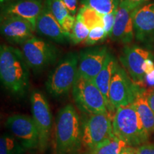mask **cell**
I'll list each match as a JSON object with an SVG mask.
<instances>
[{
	"label": "cell",
	"mask_w": 154,
	"mask_h": 154,
	"mask_svg": "<svg viewBox=\"0 0 154 154\" xmlns=\"http://www.w3.org/2000/svg\"><path fill=\"white\" fill-rule=\"evenodd\" d=\"M29 69L22 51L11 46H1L0 79L2 85L14 97L22 98L27 93Z\"/></svg>",
	"instance_id": "1"
},
{
	"label": "cell",
	"mask_w": 154,
	"mask_h": 154,
	"mask_svg": "<svg viewBox=\"0 0 154 154\" xmlns=\"http://www.w3.org/2000/svg\"><path fill=\"white\" fill-rule=\"evenodd\" d=\"M82 121L75 108L68 104L57 113L55 121V154H74L79 150Z\"/></svg>",
	"instance_id": "2"
},
{
	"label": "cell",
	"mask_w": 154,
	"mask_h": 154,
	"mask_svg": "<svg viewBox=\"0 0 154 154\" xmlns=\"http://www.w3.org/2000/svg\"><path fill=\"white\" fill-rule=\"evenodd\" d=\"M113 134L131 147L147 143L150 135L144 128L134 104L119 107L112 119Z\"/></svg>",
	"instance_id": "3"
},
{
	"label": "cell",
	"mask_w": 154,
	"mask_h": 154,
	"mask_svg": "<svg viewBox=\"0 0 154 154\" xmlns=\"http://www.w3.org/2000/svg\"><path fill=\"white\" fill-rule=\"evenodd\" d=\"M79 54L69 52L61 58L49 73L46 88L50 95L59 99L72 89L78 76Z\"/></svg>",
	"instance_id": "4"
},
{
	"label": "cell",
	"mask_w": 154,
	"mask_h": 154,
	"mask_svg": "<svg viewBox=\"0 0 154 154\" xmlns=\"http://www.w3.org/2000/svg\"><path fill=\"white\" fill-rule=\"evenodd\" d=\"M73 99L79 109L86 114L109 113L104 96L93 81L77 76L72 88Z\"/></svg>",
	"instance_id": "5"
},
{
	"label": "cell",
	"mask_w": 154,
	"mask_h": 154,
	"mask_svg": "<svg viewBox=\"0 0 154 154\" xmlns=\"http://www.w3.org/2000/svg\"><path fill=\"white\" fill-rule=\"evenodd\" d=\"M22 51L29 69L35 74L55 63L59 54L52 44L35 36L22 44Z\"/></svg>",
	"instance_id": "6"
},
{
	"label": "cell",
	"mask_w": 154,
	"mask_h": 154,
	"mask_svg": "<svg viewBox=\"0 0 154 154\" xmlns=\"http://www.w3.org/2000/svg\"><path fill=\"white\" fill-rule=\"evenodd\" d=\"M141 86L133 82L124 68L118 63L109 86V102L113 110L132 104Z\"/></svg>",
	"instance_id": "7"
},
{
	"label": "cell",
	"mask_w": 154,
	"mask_h": 154,
	"mask_svg": "<svg viewBox=\"0 0 154 154\" xmlns=\"http://www.w3.org/2000/svg\"><path fill=\"white\" fill-rule=\"evenodd\" d=\"M33 120L39 134V150L44 152L49 145L53 125L52 114L45 96L38 90L32 91L30 97Z\"/></svg>",
	"instance_id": "8"
},
{
	"label": "cell",
	"mask_w": 154,
	"mask_h": 154,
	"mask_svg": "<svg viewBox=\"0 0 154 154\" xmlns=\"http://www.w3.org/2000/svg\"><path fill=\"white\" fill-rule=\"evenodd\" d=\"M113 136L109 113L91 114L82 121V146L89 151Z\"/></svg>",
	"instance_id": "9"
},
{
	"label": "cell",
	"mask_w": 154,
	"mask_h": 154,
	"mask_svg": "<svg viewBox=\"0 0 154 154\" xmlns=\"http://www.w3.org/2000/svg\"><path fill=\"white\" fill-rule=\"evenodd\" d=\"M5 126L26 151L39 149V134L33 119L30 116L24 114L9 116L5 121Z\"/></svg>",
	"instance_id": "10"
},
{
	"label": "cell",
	"mask_w": 154,
	"mask_h": 154,
	"mask_svg": "<svg viewBox=\"0 0 154 154\" xmlns=\"http://www.w3.org/2000/svg\"><path fill=\"white\" fill-rule=\"evenodd\" d=\"M148 59H152L151 53L137 46H126L119 57V60L133 82L141 87L145 82L143 64Z\"/></svg>",
	"instance_id": "11"
},
{
	"label": "cell",
	"mask_w": 154,
	"mask_h": 154,
	"mask_svg": "<svg viewBox=\"0 0 154 154\" xmlns=\"http://www.w3.org/2000/svg\"><path fill=\"white\" fill-rule=\"evenodd\" d=\"M140 6L121 1L116 15L115 23L110 37L113 41L123 44H129L134 38L133 12Z\"/></svg>",
	"instance_id": "12"
},
{
	"label": "cell",
	"mask_w": 154,
	"mask_h": 154,
	"mask_svg": "<svg viewBox=\"0 0 154 154\" xmlns=\"http://www.w3.org/2000/svg\"><path fill=\"white\" fill-rule=\"evenodd\" d=\"M109 53L106 47L82 50L79 54L78 76L94 81L103 68Z\"/></svg>",
	"instance_id": "13"
},
{
	"label": "cell",
	"mask_w": 154,
	"mask_h": 154,
	"mask_svg": "<svg viewBox=\"0 0 154 154\" xmlns=\"http://www.w3.org/2000/svg\"><path fill=\"white\" fill-rule=\"evenodd\" d=\"M34 31L32 24L21 17H1L2 35L11 43L23 44L34 37Z\"/></svg>",
	"instance_id": "14"
},
{
	"label": "cell",
	"mask_w": 154,
	"mask_h": 154,
	"mask_svg": "<svg viewBox=\"0 0 154 154\" xmlns=\"http://www.w3.org/2000/svg\"><path fill=\"white\" fill-rule=\"evenodd\" d=\"M132 17L136 40L143 43L151 42L154 38V2L137 7Z\"/></svg>",
	"instance_id": "15"
},
{
	"label": "cell",
	"mask_w": 154,
	"mask_h": 154,
	"mask_svg": "<svg viewBox=\"0 0 154 154\" xmlns=\"http://www.w3.org/2000/svg\"><path fill=\"white\" fill-rule=\"evenodd\" d=\"M44 5L42 0H17L4 6L2 17H19L32 24L36 31V23Z\"/></svg>",
	"instance_id": "16"
},
{
	"label": "cell",
	"mask_w": 154,
	"mask_h": 154,
	"mask_svg": "<svg viewBox=\"0 0 154 154\" xmlns=\"http://www.w3.org/2000/svg\"><path fill=\"white\" fill-rule=\"evenodd\" d=\"M36 32L57 43H65L69 41L61 24L45 5L36 20Z\"/></svg>",
	"instance_id": "17"
},
{
	"label": "cell",
	"mask_w": 154,
	"mask_h": 154,
	"mask_svg": "<svg viewBox=\"0 0 154 154\" xmlns=\"http://www.w3.org/2000/svg\"><path fill=\"white\" fill-rule=\"evenodd\" d=\"M117 64H118V62H117L116 59L109 51L103 68L93 81L94 84L99 88V89L104 96L108 105V111H109V114L114 111L111 107L110 102H109V92L111 77L113 76Z\"/></svg>",
	"instance_id": "18"
},
{
	"label": "cell",
	"mask_w": 154,
	"mask_h": 154,
	"mask_svg": "<svg viewBox=\"0 0 154 154\" xmlns=\"http://www.w3.org/2000/svg\"><path fill=\"white\" fill-rule=\"evenodd\" d=\"M133 104L148 134H154V113L148 103L146 89L140 88Z\"/></svg>",
	"instance_id": "19"
},
{
	"label": "cell",
	"mask_w": 154,
	"mask_h": 154,
	"mask_svg": "<svg viewBox=\"0 0 154 154\" xmlns=\"http://www.w3.org/2000/svg\"><path fill=\"white\" fill-rule=\"evenodd\" d=\"M127 146L124 140L114 135L98 144L90 151L89 154H121Z\"/></svg>",
	"instance_id": "20"
},
{
	"label": "cell",
	"mask_w": 154,
	"mask_h": 154,
	"mask_svg": "<svg viewBox=\"0 0 154 154\" xmlns=\"http://www.w3.org/2000/svg\"><path fill=\"white\" fill-rule=\"evenodd\" d=\"M76 18L84 23L90 30L96 26L103 27V15L87 6L82 5Z\"/></svg>",
	"instance_id": "21"
},
{
	"label": "cell",
	"mask_w": 154,
	"mask_h": 154,
	"mask_svg": "<svg viewBox=\"0 0 154 154\" xmlns=\"http://www.w3.org/2000/svg\"><path fill=\"white\" fill-rule=\"evenodd\" d=\"M25 148L10 133H5L0 138V154H25Z\"/></svg>",
	"instance_id": "22"
},
{
	"label": "cell",
	"mask_w": 154,
	"mask_h": 154,
	"mask_svg": "<svg viewBox=\"0 0 154 154\" xmlns=\"http://www.w3.org/2000/svg\"><path fill=\"white\" fill-rule=\"evenodd\" d=\"M119 3L120 0H81V5L91 7L102 15L116 10Z\"/></svg>",
	"instance_id": "23"
},
{
	"label": "cell",
	"mask_w": 154,
	"mask_h": 154,
	"mask_svg": "<svg viewBox=\"0 0 154 154\" xmlns=\"http://www.w3.org/2000/svg\"><path fill=\"white\" fill-rule=\"evenodd\" d=\"M44 5L61 25L64 19L70 15L69 9L61 0H45Z\"/></svg>",
	"instance_id": "24"
},
{
	"label": "cell",
	"mask_w": 154,
	"mask_h": 154,
	"mask_svg": "<svg viewBox=\"0 0 154 154\" xmlns=\"http://www.w3.org/2000/svg\"><path fill=\"white\" fill-rule=\"evenodd\" d=\"M89 32V29L84 23L76 19L72 33L69 36V41L73 44H79L81 42L86 41Z\"/></svg>",
	"instance_id": "25"
},
{
	"label": "cell",
	"mask_w": 154,
	"mask_h": 154,
	"mask_svg": "<svg viewBox=\"0 0 154 154\" xmlns=\"http://www.w3.org/2000/svg\"><path fill=\"white\" fill-rule=\"evenodd\" d=\"M107 36L106 32L103 26H96L90 30L85 42L88 45H94V44H97L98 42L105 39Z\"/></svg>",
	"instance_id": "26"
},
{
	"label": "cell",
	"mask_w": 154,
	"mask_h": 154,
	"mask_svg": "<svg viewBox=\"0 0 154 154\" xmlns=\"http://www.w3.org/2000/svg\"><path fill=\"white\" fill-rule=\"evenodd\" d=\"M117 9L113 11V12L109 13V14L103 15V28H104L108 36H110L111 32H112L113 25H114L115 23L116 15L117 13Z\"/></svg>",
	"instance_id": "27"
},
{
	"label": "cell",
	"mask_w": 154,
	"mask_h": 154,
	"mask_svg": "<svg viewBox=\"0 0 154 154\" xmlns=\"http://www.w3.org/2000/svg\"><path fill=\"white\" fill-rule=\"evenodd\" d=\"M76 18L73 16V15L70 14L64 19L62 24H61V27H62L63 32H65V34H66V36H68L69 38L70 34L72 33L73 28H74L75 22H76Z\"/></svg>",
	"instance_id": "28"
},
{
	"label": "cell",
	"mask_w": 154,
	"mask_h": 154,
	"mask_svg": "<svg viewBox=\"0 0 154 154\" xmlns=\"http://www.w3.org/2000/svg\"><path fill=\"white\" fill-rule=\"evenodd\" d=\"M136 148L139 154H154V144L145 143Z\"/></svg>",
	"instance_id": "29"
},
{
	"label": "cell",
	"mask_w": 154,
	"mask_h": 154,
	"mask_svg": "<svg viewBox=\"0 0 154 154\" xmlns=\"http://www.w3.org/2000/svg\"><path fill=\"white\" fill-rule=\"evenodd\" d=\"M62 2L69 9V12L72 15H75L77 10V2L78 0H61Z\"/></svg>",
	"instance_id": "30"
},
{
	"label": "cell",
	"mask_w": 154,
	"mask_h": 154,
	"mask_svg": "<svg viewBox=\"0 0 154 154\" xmlns=\"http://www.w3.org/2000/svg\"><path fill=\"white\" fill-rule=\"evenodd\" d=\"M143 70L146 74H150L154 71V63L152 59H148L143 64Z\"/></svg>",
	"instance_id": "31"
},
{
	"label": "cell",
	"mask_w": 154,
	"mask_h": 154,
	"mask_svg": "<svg viewBox=\"0 0 154 154\" xmlns=\"http://www.w3.org/2000/svg\"><path fill=\"white\" fill-rule=\"evenodd\" d=\"M147 100L150 107L154 113V88L150 91H147Z\"/></svg>",
	"instance_id": "32"
},
{
	"label": "cell",
	"mask_w": 154,
	"mask_h": 154,
	"mask_svg": "<svg viewBox=\"0 0 154 154\" xmlns=\"http://www.w3.org/2000/svg\"><path fill=\"white\" fill-rule=\"evenodd\" d=\"M145 82L149 86H154V71L150 74L145 75Z\"/></svg>",
	"instance_id": "33"
},
{
	"label": "cell",
	"mask_w": 154,
	"mask_h": 154,
	"mask_svg": "<svg viewBox=\"0 0 154 154\" xmlns=\"http://www.w3.org/2000/svg\"><path fill=\"white\" fill-rule=\"evenodd\" d=\"M121 1H126L128 2L134 4V5L141 6L144 5V3H145L146 2L149 1V0H121Z\"/></svg>",
	"instance_id": "34"
},
{
	"label": "cell",
	"mask_w": 154,
	"mask_h": 154,
	"mask_svg": "<svg viewBox=\"0 0 154 154\" xmlns=\"http://www.w3.org/2000/svg\"><path fill=\"white\" fill-rule=\"evenodd\" d=\"M126 150H127V153L128 154H139L137 148L136 147H131V146H127Z\"/></svg>",
	"instance_id": "35"
},
{
	"label": "cell",
	"mask_w": 154,
	"mask_h": 154,
	"mask_svg": "<svg viewBox=\"0 0 154 154\" xmlns=\"http://www.w3.org/2000/svg\"><path fill=\"white\" fill-rule=\"evenodd\" d=\"M9 1H11V0H0V2H1V5H3V4L8 2Z\"/></svg>",
	"instance_id": "36"
},
{
	"label": "cell",
	"mask_w": 154,
	"mask_h": 154,
	"mask_svg": "<svg viewBox=\"0 0 154 154\" xmlns=\"http://www.w3.org/2000/svg\"><path fill=\"white\" fill-rule=\"evenodd\" d=\"M121 154H128V153H127V150H126V147L125 148L124 151H123L122 152H121Z\"/></svg>",
	"instance_id": "37"
}]
</instances>
